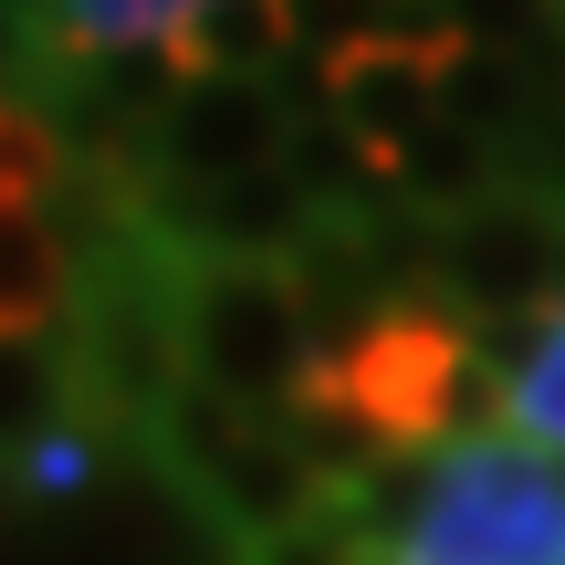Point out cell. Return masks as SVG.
<instances>
[{
	"label": "cell",
	"instance_id": "cell-1",
	"mask_svg": "<svg viewBox=\"0 0 565 565\" xmlns=\"http://www.w3.org/2000/svg\"><path fill=\"white\" fill-rule=\"evenodd\" d=\"M137 461L158 471V482L189 503V524L221 534L231 555L273 545V534L315 524V513L335 503L324 471H315V450H303L294 429H282V419H252V408L210 398V387H179V408L147 429Z\"/></svg>",
	"mask_w": 565,
	"mask_h": 565
},
{
	"label": "cell",
	"instance_id": "cell-2",
	"mask_svg": "<svg viewBox=\"0 0 565 565\" xmlns=\"http://www.w3.org/2000/svg\"><path fill=\"white\" fill-rule=\"evenodd\" d=\"M179 335H189V387L252 408V419H294V398L324 366V345H315V324H303V294H294L282 263H189Z\"/></svg>",
	"mask_w": 565,
	"mask_h": 565
},
{
	"label": "cell",
	"instance_id": "cell-3",
	"mask_svg": "<svg viewBox=\"0 0 565 565\" xmlns=\"http://www.w3.org/2000/svg\"><path fill=\"white\" fill-rule=\"evenodd\" d=\"M387 565H565V461L524 440L450 450L419 534Z\"/></svg>",
	"mask_w": 565,
	"mask_h": 565
},
{
	"label": "cell",
	"instance_id": "cell-4",
	"mask_svg": "<svg viewBox=\"0 0 565 565\" xmlns=\"http://www.w3.org/2000/svg\"><path fill=\"white\" fill-rule=\"evenodd\" d=\"M429 294H440V303H461L471 324L565 315V210L503 179L482 210L440 221V252H429Z\"/></svg>",
	"mask_w": 565,
	"mask_h": 565
},
{
	"label": "cell",
	"instance_id": "cell-5",
	"mask_svg": "<svg viewBox=\"0 0 565 565\" xmlns=\"http://www.w3.org/2000/svg\"><path fill=\"white\" fill-rule=\"evenodd\" d=\"M303 105L282 84H252V74H189L168 95L158 137H147V189H231V179H263L282 168Z\"/></svg>",
	"mask_w": 565,
	"mask_h": 565
},
{
	"label": "cell",
	"instance_id": "cell-6",
	"mask_svg": "<svg viewBox=\"0 0 565 565\" xmlns=\"http://www.w3.org/2000/svg\"><path fill=\"white\" fill-rule=\"evenodd\" d=\"M440 63L429 53H345V63H324V116L398 168V147H419L440 126Z\"/></svg>",
	"mask_w": 565,
	"mask_h": 565
},
{
	"label": "cell",
	"instance_id": "cell-7",
	"mask_svg": "<svg viewBox=\"0 0 565 565\" xmlns=\"http://www.w3.org/2000/svg\"><path fill=\"white\" fill-rule=\"evenodd\" d=\"M84 294V252L42 200H0V335H63Z\"/></svg>",
	"mask_w": 565,
	"mask_h": 565
},
{
	"label": "cell",
	"instance_id": "cell-8",
	"mask_svg": "<svg viewBox=\"0 0 565 565\" xmlns=\"http://www.w3.org/2000/svg\"><path fill=\"white\" fill-rule=\"evenodd\" d=\"M555 84L534 74L524 53H492V42H461V53L440 63V126H461V137H482L492 158H503L513 137H524L534 116H545Z\"/></svg>",
	"mask_w": 565,
	"mask_h": 565
},
{
	"label": "cell",
	"instance_id": "cell-9",
	"mask_svg": "<svg viewBox=\"0 0 565 565\" xmlns=\"http://www.w3.org/2000/svg\"><path fill=\"white\" fill-rule=\"evenodd\" d=\"M84 408H74V356L63 335H0V482L32 461L42 440H63Z\"/></svg>",
	"mask_w": 565,
	"mask_h": 565
},
{
	"label": "cell",
	"instance_id": "cell-10",
	"mask_svg": "<svg viewBox=\"0 0 565 565\" xmlns=\"http://www.w3.org/2000/svg\"><path fill=\"white\" fill-rule=\"evenodd\" d=\"M168 42H179L189 74H252V84H273L282 53H294V11H282V0H200Z\"/></svg>",
	"mask_w": 565,
	"mask_h": 565
},
{
	"label": "cell",
	"instance_id": "cell-11",
	"mask_svg": "<svg viewBox=\"0 0 565 565\" xmlns=\"http://www.w3.org/2000/svg\"><path fill=\"white\" fill-rule=\"evenodd\" d=\"M492 189H503V158H492L482 137H461V126H429L419 147H398V200L419 210V221H461Z\"/></svg>",
	"mask_w": 565,
	"mask_h": 565
},
{
	"label": "cell",
	"instance_id": "cell-12",
	"mask_svg": "<svg viewBox=\"0 0 565 565\" xmlns=\"http://www.w3.org/2000/svg\"><path fill=\"white\" fill-rule=\"evenodd\" d=\"M189 11L200 0H63V21L42 42H63V53H126V42H168Z\"/></svg>",
	"mask_w": 565,
	"mask_h": 565
},
{
	"label": "cell",
	"instance_id": "cell-13",
	"mask_svg": "<svg viewBox=\"0 0 565 565\" xmlns=\"http://www.w3.org/2000/svg\"><path fill=\"white\" fill-rule=\"evenodd\" d=\"M231 565H387V545H377V534H366L345 503H324L315 524L273 534V545H252V555H231Z\"/></svg>",
	"mask_w": 565,
	"mask_h": 565
},
{
	"label": "cell",
	"instance_id": "cell-14",
	"mask_svg": "<svg viewBox=\"0 0 565 565\" xmlns=\"http://www.w3.org/2000/svg\"><path fill=\"white\" fill-rule=\"evenodd\" d=\"M513 440H524V450H555V461H565V315L545 324L534 366L513 377Z\"/></svg>",
	"mask_w": 565,
	"mask_h": 565
}]
</instances>
